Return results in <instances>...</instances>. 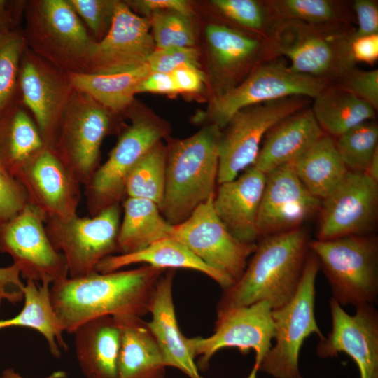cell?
I'll return each instance as SVG.
<instances>
[{"label": "cell", "mask_w": 378, "mask_h": 378, "mask_svg": "<svg viewBox=\"0 0 378 378\" xmlns=\"http://www.w3.org/2000/svg\"><path fill=\"white\" fill-rule=\"evenodd\" d=\"M165 270L145 265L136 269L88 276L51 284L53 309L64 332L104 316L141 317L149 312L155 286Z\"/></svg>", "instance_id": "obj_1"}, {"label": "cell", "mask_w": 378, "mask_h": 378, "mask_svg": "<svg viewBox=\"0 0 378 378\" xmlns=\"http://www.w3.org/2000/svg\"><path fill=\"white\" fill-rule=\"evenodd\" d=\"M309 241L301 227L260 239L241 276L223 290L217 312L262 301L272 309L287 303L300 284Z\"/></svg>", "instance_id": "obj_2"}, {"label": "cell", "mask_w": 378, "mask_h": 378, "mask_svg": "<svg viewBox=\"0 0 378 378\" xmlns=\"http://www.w3.org/2000/svg\"><path fill=\"white\" fill-rule=\"evenodd\" d=\"M220 134L218 127L207 125L167 149L164 195L160 211L170 224L184 221L215 193Z\"/></svg>", "instance_id": "obj_3"}, {"label": "cell", "mask_w": 378, "mask_h": 378, "mask_svg": "<svg viewBox=\"0 0 378 378\" xmlns=\"http://www.w3.org/2000/svg\"><path fill=\"white\" fill-rule=\"evenodd\" d=\"M356 29L349 24L281 20L272 41L293 71L336 85L356 68L351 49Z\"/></svg>", "instance_id": "obj_4"}, {"label": "cell", "mask_w": 378, "mask_h": 378, "mask_svg": "<svg viewBox=\"0 0 378 378\" xmlns=\"http://www.w3.org/2000/svg\"><path fill=\"white\" fill-rule=\"evenodd\" d=\"M24 15L31 52L66 73H86L97 41L68 0L26 1Z\"/></svg>", "instance_id": "obj_5"}, {"label": "cell", "mask_w": 378, "mask_h": 378, "mask_svg": "<svg viewBox=\"0 0 378 378\" xmlns=\"http://www.w3.org/2000/svg\"><path fill=\"white\" fill-rule=\"evenodd\" d=\"M309 249L340 305L373 304L378 295V239L374 234L312 240Z\"/></svg>", "instance_id": "obj_6"}, {"label": "cell", "mask_w": 378, "mask_h": 378, "mask_svg": "<svg viewBox=\"0 0 378 378\" xmlns=\"http://www.w3.org/2000/svg\"><path fill=\"white\" fill-rule=\"evenodd\" d=\"M320 270L318 260L309 250L298 288L293 298L281 307L272 310L275 344L258 370L275 378H302L298 368L300 348L306 338L323 335L315 312V281Z\"/></svg>", "instance_id": "obj_7"}, {"label": "cell", "mask_w": 378, "mask_h": 378, "mask_svg": "<svg viewBox=\"0 0 378 378\" xmlns=\"http://www.w3.org/2000/svg\"><path fill=\"white\" fill-rule=\"evenodd\" d=\"M326 83L293 71L277 58L262 62L236 87L213 98L203 115L208 125L224 128L242 108L289 97L314 99Z\"/></svg>", "instance_id": "obj_8"}, {"label": "cell", "mask_w": 378, "mask_h": 378, "mask_svg": "<svg viewBox=\"0 0 378 378\" xmlns=\"http://www.w3.org/2000/svg\"><path fill=\"white\" fill-rule=\"evenodd\" d=\"M120 204L88 218H46L45 227L55 248L66 261L69 278H81L96 272L99 262L118 251Z\"/></svg>", "instance_id": "obj_9"}, {"label": "cell", "mask_w": 378, "mask_h": 378, "mask_svg": "<svg viewBox=\"0 0 378 378\" xmlns=\"http://www.w3.org/2000/svg\"><path fill=\"white\" fill-rule=\"evenodd\" d=\"M309 102L307 97H289L237 111L221 132L217 183L231 181L253 165L267 132L282 119L307 108Z\"/></svg>", "instance_id": "obj_10"}, {"label": "cell", "mask_w": 378, "mask_h": 378, "mask_svg": "<svg viewBox=\"0 0 378 378\" xmlns=\"http://www.w3.org/2000/svg\"><path fill=\"white\" fill-rule=\"evenodd\" d=\"M113 114L76 90L66 108L53 151L80 185H87L99 167L101 145Z\"/></svg>", "instance_id": "obj_11"}, {"label": "cell", "mask_w": 378, "mask_h": 378, "mask_svg": "<svg viewBox=\"0 0 378 378\" xmlns=\"http://www.w3.org/2000/svg\"><path fill=\"white\" fill-rule=\"evenodd\" d=\"M158 121L138 115L123 132L107 160L99 166L85 187V196L91 217L126 197L125 181L137 162L165 134Z\"/></svg>", "instance_id": "obj_12"}, {"label": "cell", "mask_w": 378, "mask_h": 378, "mask_svg": "<svg viewBox=\"0 0 378 378\" xmlns=\"http://www.w3.org/2000/svg\"><path fill=\"white\" fill-rule=\"evenodd\" d=\"M272 310L269 302L262 301L217 312L214 333L207 337H186V344L194 358L200 356L198 364L202 369L221 349L237 348L242 354L253 349L255 362L248 378H256L262 360L272 346L274 330Z\"/></svg>", "instance_id": "obj_13"}, {"label": "cell", "mask_w": 378, "mask_h": 378, "mask_svg": "<svg viewBox=\"0 0 378 378\" xmlns=\"http://www.w3.org/2000/svg\"><path fill=\"white\" fill-rule=\"evenodd\" d=\"M214 194L184 221L173 225L172 238L234 284L244 272L256 243L241 242L229 232L214 211Z\"/></svg>", "instance_id": "obj_14"}, {"label": "cell", "mask_w": 378, "mask_h": 378, "mask_svg": "<svg viewBox=\"0 0 378 378\" xmlns=\"http://www.w3.org/2000/svg\"><path fill=\"white\" fill-rule=\"evenodd\" d=\"M46 217L30 204L0 225V253L9 254L26 280L51 284L68 278L63 255L52 245L45 227Z\"/></svg>", "instance_id": "obj_15"}, {"label": "cell", "mask_w": 378, "mask_h": 378, "mask_svg": "<svg viewBox=\"0 0 378 378\" xmlns=\"http://www.w3.org/2000/svg\"><path fill=\"white\" fill-rule=\"evenodd\" d=\"M18 91L22 104L33 115L46 146L53 150L63 115L76 91L68 73L27 48L20 64Z\"/></svg>", "instance_id": "obj_16"}, {"label": "cell", "mask_w": 378, "mask_h": 378, "mask_svg": "<svg viewBox=\"0 0 378 378\" xmlns=\"http://www.w3.org/2000/svg\"><path fill=\"white\" fill-rule=\"evenodd\" d=\"M318 240L372 234L378 213V183L364 172L349 171L321 200Z\"/></svg>", "instance_id": "obj_17"}, {"label": "cell", "mask_w": 378, "mask_h": 378, "mask_svg": "<svg viewBox=\"0 0 378 378\" xmlns=\"http://www.w3.org/2000/svg\"><path fill=\"white\" fill-rule=\"evenodd\" d=\"M150 22L118 1L111 27L97 41L89 58L86 74H113L130 71L148 63L156 49Z\"/></svg>", "instance_id": "obj_18"}, {"label": "cell", "mask_w": 378, "mask_h": 378, "mask_svg": "<svg viewBox=\"0 0 378 378\" xmlns=\"http://www.w3.org/2000/svg\"><path fill=\"white\" fill-rule=\"evenodd\" d=\"M13 175L24 188L29 204L46 218L65 220L77 214L81 185L52 150L44 147Z\"/></svg>", "instance_id": "obj_19"}, {"label": "cell", "mask_w": 378, "mask_h": 378, "mask_svg": "<svg viewBox=\"0 0 378 378\" xmlns=\"http://www.w3.org/2000/svg\"><path fill=\"white\" fill-rule=\"evenodd\" d=\"M321 203L301 183L292 162L275 168L266 174L257 217L259 239L300 228Z\"/></svg>", "instance_id": "obj_20"}, {"label": "cell", "mask_w": 378, "mask_h": 378, "mask_svg": "<svg viewBox=\"0 0 378 378\" xmlns=\"http://www.w3.org/2000/svg\"><path fill=\"white\" fill-rule=\"evenodd\" d=\"M330 307L332 330L319 341L316 354L328 358L345 353L357 365L360 378H378V313L373 304L356 307L354 315L332 298Z\"/></svg>", "instance_id": "obj_21"}, {"label": "cell", "mask_w": 378, "mask_h": 378, "mask_svg": "<svg viewBox=\"0 0 378 378\" xmlns=\"http://www.w3.org/2000/svg\"><path fill=\"white\" fill-rule=\"evenodd\" d=\"M206 36L221 80L220 94L239 85L259 64L279 57L271 39L224 24H211Z\"/></svg>", "instance_id": "obj_22"}, {"label": "cell", "mask_w": 378, "mask_h": 378, "mask_svg": "<svg viewBox=\"0 0 378 378\" xmlns=\"http://www.w3.org/2000/svg\"><path fill=\"white\" fill-rule=\"evenodd\" d=\"M266 174L251 165L235 178L219 184L214 194V211L239 241L255 244L259 240L257 217Z\"/></svg>", "instance_id": "obj_23"}, {"label": "cell", "mask_w": 378, "mask_h": 378, "mask_svg": "<svg viewBox=\"0 0 378 378\" xmlns=\"http://www.w3.org/2000/svg\"><path fill=\"white\" fill-rule=\"evenodd\" d=\"M174 275V270H169L159 279L150 300L152 318L146 322L147 326L166 367L178 368L190 378H202L176 320L172 291Z\"/></svg>", "instance_id": "obj_24"}, {"label": "cell", "mask_w": 378, "mask_h": 378, "mask_svg": "<svg viewBox=\"0 0 378 378\" xmlns=\"http://www.w3.org/2000/svg\"><path fill=\"white\" fill-rule=\"evenodd\" d=\"M324 134L310 107L301 109L267 132L253 166L267 174L293 162Z\"/></svg>", "instance_id": "obj_25"}, {"label": "cell", "mask_w": 378, "mask_h": 378, "mask_svg": "<svg viewBox=\"0 0 378 378\" xmlns=\"http://www.w3.org/2000/svg\"><path fill=\"white\" fill-rule=\"evenodd\" d=\"M73 334L77 360L86 378H118L121 332L114 316L89 320Z\"/></svg>", "instance_id": "obj_26"}, {"label": "cell", "mask_w": 378, "mask_h": 378, "mask_svg": "<svg viewBox=\"0 0 378 378\" xmlns=\"http://www.w3.org/2000/svg\"><path fill=\"white\" fill-rule=\"evenodd\" d=\"M114 317L121 332L118 378H163L166 366L147 323L135 316Z\"/></svg>", "instance_id": "obj_27"}, {"label": "cell", "mask_w": 378, "mask_h": 378, "mask_svg": "<svg viewBox=\"0 0 378 378\" xmlns=\"http://www.w3.org/2000/svg\"><path fill=\"white\" fill-rule=\"evenodd\" d=\"M141 262L163 270L183 268L196 270L214 279L223 290L234 285L230 279L209 267L186 246L173 238L158 241L134 253L108 256L99 262L96 272L109 273Z\"/></svg>", "instance_id": "obj_28"}, {"label": "cell", "mask_w": 378, "mask_h": 378, "mask_svg": "<svg viewBox=\"0 0 378 378\" xmlns=\"http://www.w3.org/2000/svg\"><path fill=\"white\" fill-rule=\"evenodd\" d=\"M26 1L0 0V116L19 98L18 74L27 48L20 22Z\"/></svg>", "instance_id": "obj_29"}, {"label": "cell", "mask_w": 378, "mask_h": 378, "mask_svg": "<svg viewBox=\"0 0 378 378\" xmlns=\"http://www.w3.org/2000/svg\"><path fill=\"white\" fill-rule=\"evenodd\" d=\"M122 206L123 218L117 239L120 254L134 253L158 241L172 238L173 225L162 216L155 202L127 197Z\"/></svg>", "instance_id": "obj_30"}, {"label": "cell", "mask_w": 378, "mask_h": 378, "mask_svg": "<svg viewBox=\"0 0 378 378\" xmlns=\"http://www.w3.org/2000/svg\"><path fill=\"white\" fill-rule=\"evenodd\" d=\"M292 163L301 183L320 200L329 195L349 172L337 150L334 139L326 134Z\"/></svg>", "instance_id": "obj_31"}, {"label": "cell", "mask_w": 378, "mask_h": 378, "mask_svg": "<svg viewBox=\"0 0 378 378\" xmlns=\"http://www.w3.org/2000/svg\"><path fill=\"white\" fill-rule=\"evenodd\" d=\"M50 283L41 285L32 280H26L22 290L24 304L15 317L0 321V329L8 327H27L39 332L46 339L50 353L59 358L61 349H66L63 338L64 330L55 314L50 299Z\"/></svg>", "instance_id": "obj_32"}, {"label": "cell", "mask_w": 378, "mask_h": 378, "mask_svg": "<svg viewBox=\"0 0 378 378\" xmlns=\"http://www.w3.org/2000/svg\"><path fill=\"white\" fill-rule=\"evenodd\" d=\"M44 147L39 130L19 97L0 116V163L13 175Z\"/></svg>", "instance_id": "obj_33"}, {"label": "cell", "mask_w": 378, "mask_h": 378, "mask_svg": "<svg viewBox=\"0 0 378 378\" xmlns=\"http://www.w3.org/2000/svg\"><path fill=\"white\" fill-rule=\"evenodd\" d=\"M310 108L324 134L333 139L365 121L374 120L377 111L336 85L326 87L314 97Z\"/></svg>", "instance_id": "obj_34"}, {"label": "cell", "mask_w": 378, "mask_h": 378, "mask_svg": "<svg viewBox=\"0 0 378 378\" xmlns=\"http://www.w3.org/2000/svg\"><path fill=\"white\" fill-rule=\"evenodd\" d=\"M148 64L113 74H68L74 88L85 93L113 113L132 104L137 88L150 73Z\"/></svg>", "instance_id": "obj_35"}, {"label": "cell", "mask_w": 378, "mask_h": 378, "mask_svg": "<svg viewBox=\"0 0 378 378\" xmlns=\"http://www.w3.org/2000/svg\"><path fill=\"white\" fill-rule=\"evenodd\" d=\"M167 148L161 141L133 167L125 181L126 197L141 198L162 207L165 188Z\"/></svg>", "instance_id": "obj_36"}, {"label": "cell", "mask_w": 378, "mask_h": 378, "mask_svg": "<svg viewBox=\"0 0 378 378\" xmlns=\"http://www.w3.org/2000/svg\"><path fill=\"white\" fill-rule=\"evenodd\" d=\"M281 20L311 24H349L356 21L349 3L339 0H269Z\"/></svg>", "instance_id": "obj_37"}, {"label": "cell", "mask_w": 378, "mask_h": 378, "mask_svg": "<svg viewBox=\"0 0 378 378\" xmlns=\"http://www.w3.org/2000/svg\"><path fill=\"white\" fill-rule=\"evenodd\" d=\"M211 3L228 20L271 40L281 21L269 0H214Z\"/></svg>", "instance_id": "obj_38"}, {"label": "cell", "mask_w": 378, "mask_h": 378, "mask_svg": "<svg viewBox=\"0 0 378 378\" xmlns=\"http://www.w3.org/2000/svg\"><path fill=\"white\" fill-rule=\"evenodd\" d=\"M337 150L349 171L365 172L378 151V126L365 121L334 139Z\"/></svg>", "instance_id": "obj_39"}, {"label": "cell", "mask_w": 378, "mask_h": 378, "mask_svg": "<svg viewBox=\"0 0 378 378\" xmlns=\"http://www.w3.org/2000/svg\"><path fill=\"white\" fill-rule=\"evenodd\" d=\"M150 15L149 22L156 49L192 47L195 44L190 17L172 10L155 12Z\"/></svg>", "instance_id": "obj_40"}, {"label": "cell", "mask_w": 378, "mask_h": 378, "mask_svg": "<svg viewBox=\"0 0 378 378\" xmlns=\"http://www.w3.org/2000/svg\"><path fill=\"white\" fill-rule=\"evenodd\" d=\"M88 31L96 41L108 33L118 1L68 0Z\"/></svg>", "instance_id": "obj_41"}, {"label": "cell", "mask_w": 378, "mask_h": 378, "mask_svg": "<svg viewBox=\"0 0 378 378\" xmlns=\"http://www.w3.org/2000/svg\"><path fill=\"white\" fill-rule=\"evenodd\" d=\"M28 203L23 186L0 163V225L18 215Z\"/></svg>", "instance_id": "obj_42"}, {"label": "cell", "mask_w": 378, "mask_h": 378, "mask_svg": "<svg viewBox=\"0 0 378 378\" xmlns=\"http://www.w3.org/2000/svg\"><path fill=\"white\" fill-rule=\"evenodd\" d=\"M200 54L192 47H175L155 49L151 54L148 65L151 72L171 73L183 66L200 68Z\"/></svg>", "instance_id": "obj_43"}, {"label": "cell", "mask_w": 378, "mask_h": 378, "mask_svg": "<svg viewBox=\"0 0 378 378\" xmlns=\"http://www.w3.org/2000/svg\"><path fill=\"white\" fill-rule=\"evenodd\" d=\"M336 86L340 87L378 109V70L355 68Z\"/></svg>", "instance_id": "obj_44"}, {"label": "cell", "mask_w": 378, "mask_h": 378, "mask_svg": "<svg viewBox=\"0 0 378 378\" xmlns=\"http://www.w3.org/2000/svg\"><path fill=\"white\" fill-rule=\"evenodd\" d=\"M351 8L358 23L354 36L378 34V2L375 0H356Z\"/></svg>", "instance_id": "obj_45"}, {"label": "cell", "mask_w": 378, "mask_h": 378, "mask_svg": "<svg viewBox=\"0 0 378 378\" xmlns=\"http://www.w3.org/2000/svg\"><path fill=\"white\" fill-rule=\"evenodd\" d=\"M131 9H135L146 15L155 12L172 10L190 17L191 8L183 0H135L125 1Z\"/></svg>", "instance_id": "obj_46"}, {"label": "cell", "mask_w": 378, "mask_h": 378, "mask_svg": "<svg viewBox=\"0 0 378 378\" xmlns=\"http://www.w3.org/2000/svg\"><path fill=\"white\" fill-rule=\"evenodd\" d=\"M178 92H197L201 90L204 75L198 67L183 66L170 73Z\"/></svg>", "instance_id": "obj_47"}, {"label": "cell", "mask_w": 378, "mask_h": 378, "mask_svg": "<svg viewBox=\"0 0 378 378\" xmlns=\"http://www.w3.org/2000/svg\"><path fill=\"white\" fill-rule=\"evenodd\" d=\"M351 49L356 62L374 64L378 59V34L354 38Z\"/></svg>", "instance_id": "obj_48"}, {"label": "cell", "mask_w": 378, "mask_h": 378, "mask_svg": "<svg viewBox=\"0 0 378 378\" xmlns=\"http://www.w3.org/2000/svg\"><path fill=\"white\" fill-rule=\"evenodd\" d=\"M139 92L178 93L171 74L161 72H150L139 85Z\"/></svg>", "instance_id": "obj_49"}, {"label": "cell", "mask_w": 378, "mask_h": 378, "mask_svg": "<svg viewBox=\"0 0 378 378\" xmlns=\"http://www.w3.org/2000/svg\"><path fill=\"white\" fill-rule=\"evenodd\" d=\"M20 274L19 269L14 264L8 267L0 268V304L2 298L8 299L5 290L8 285H14L19 288H22L24 286L20 280Z\"/></svg>", "instance_id": "obj_50"}, {"label": "cell", "mask_w": 378, "mask_h": 378, "mask_svg": "<svg viewBox=\"0 0 378 378\" xmlns=\"http://www.w3.org/2000/svg\"><path fill=\"white\" fill-rule=\"evenodd\" d=\"M374 181L378 183V151L371 159L365 172Z\"/></svg>", "instance_id": "obj_51"}, {"label": "cell", "mask_w": 378, "mask_h": 378, "mask_svg": "<svg viewBox=\"0 0 378 378\" xmlns=\"http://www.w3.org/2000/svg\"><path fill=\"white\" fill-rule=\"evenodd\" d=\"M64 377V373L62 372H54L49 377H47L46 378H62ZM0 378H25L22 377L18 373L15 372L14 370L13 369H6L3 372L2 377Z\"/></svg>", "instance_id": "obj_52"}]
</instances>
